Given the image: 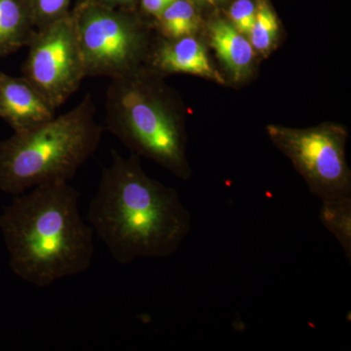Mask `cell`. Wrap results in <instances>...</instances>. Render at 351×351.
I'll return each instance as SVG.
<instances>
[{"label":"cell","mask_w":351,"mask_h":351,"mask_svg":"<svg viewBox=\"0 0 351 351\" xmlns=\"http://www.w3.org/2000/svg\"><path fill=\"white\" fill-rule=\"evenodd\" d=\"M87 219L117 263L168 258L191 230V216L177 191L152 179L140 156H120L104 168Z\"/></svg>","instance_id":"cell-1"},{"label":"cell","mask_w":351,"mask_h":351,"mask_svg":"<svg viewBox=\"0 0 351 351\" xmlns=\"http://www.w3.org/2000/svg\"><path fill=\"white\" fill-rule=\"evenodd\" d=\"M69 182L41 184L16 195L0 214L9 265L25 282L46 288L91 265L94 232Z\"/></svg>","instance_id":"cell-2"},{"label":"cell","mask_w":351,"mask_h":351,"mask_svg":"<svg viewBox=\"0 0 351 351\" xmlns=\"http://www.w3.org/2000/svg\"><path fill=\"white\" fill-rule=\"evenodd\" d=\"M104 128L91 95L69 112L0 142V189L19 195L29 189L69 182L98 149Z\"/></svg>","instance_id":"cell-3"},{"label":"cell","mask_w":351,"mask_h":351,"mask_svg":"<svg viewBox=\"0 0 351 351\" xmlns=\"http://www.w3.org/2000/svg\"><path fill=\"white\" fill-rule=\"evenodd\" d=\"M110 80L106 97L108 130L134 154L188 179L184 126L158 78L142 69Z\"/></svg>","instance_id":"cell-4"},{"label":"cell","mask_w":351,"mask_h":351,"mask_svg":"<svg viewBox=\"0 0 351 351\" xmlns=\"http://www.w3.org/2000/svg\"><path fill=\"white\" fill-rule=\"evenodd\" d=\"M71 14L87 76L112 80L144 69L149 32L137 15L92 0H80Z\"/></svg>","instance_id":"cell-5"},{"label":"cell","mask_w":351,"mask_h":351,"mask_svg":"<svg viewBox=\"0 0 351 351\" xmlns=\"http://www.w3.org/2000/svg\"><path fill=\"white\" fill-rule=\"evenodd\" d=\"M274 145L290 159L321 201L351 197V174L346 162L348 132L336 124L311 128L269 125Z\"/></svg>","instance_id":"cell-6"},{"label":"cell","mask_w":351,"mask_h":351,"mask_svg":"<svg viewBox=\"0 0 351 351\" xmlns=\"http://www.w3.org/2000/svg\"><path fill=\"white\" fill-rule=\"evenodd\" d=\"M27 47L23 76L57 110L87 77L71 14L38 29Z\"/></svg>","instance_id":"cell-7"},{"label":"cell","mask_w":351,"mask_h":351,"mask_svg":"<svg viewBox=\"0 0 351 351\" xmlns=\"http://www.w3.org/2000/svg\"><path fill=\"white\" fill-rule=\"evenodd\" d=\"M43 95L22 77H13L0 71V117L14 132L29 130L55 117Z\"/></svg>","instance_id":"cell-8"},{"label":"cell","mask_w":351,"mask_h":351,"mask_svg":"<svg viewBox=\"0 0 351 351\" xmlns=\"http://www.w3.org/2000/svg\"><path fill=\"white\" fill-rule=\"evenodd\" d=\"M152 66L159 73H189L223 82L212 66L202 44L193 36L176 39L164 38L149 53Z\"/></svg>","instance_id":"cell-9"},{"label":"cell","mask_w":351,"mask_h":351,"mask_svg":"<svg viewBox=\"0 0 351 351\" xmlns=\"http://www.w3.org/2000/svg\"><path fill=\"white\" fill-rule=\"evenodd\" d=\"M210 43L219 59L235 80H241L250 73L253 66L254 48L232 23L216 20L210 25Z\"/></svg>","instance_id":"cell-10"},{"label":"cell","mask_w":351,"mask_h":351,"mask_svg":"<svg viewBox=\"0 0 351 351\" xmlns=\"http://www.w3.org/2000/svg\"><path fill=\"white\" fill-rule=\"evenodd\" d=\"M36 32L29 0H0V58L27 47Z\"/></svg>","instance_id":"cell-11"},{"label":"cell","mask_w":351,"mask_h":351,"mask_svg":"<svg viewBox=\"0 0 351 351\" xmlns=\"http://www.w3.org/2000/svg\"><path fill=\"white\" fill-rule=\"evenodd\" d=\"M164 38L193 36L198 27V16L191 0H175L156 17Z\"/></svg>","instance_id":"cell-12"},{"label":"cell","mask_w":351,"mask_h":351,"mask_svg":"<svg viewBox=\"0 0 351 351\" xmlns=\"http://www.w3.org/2000/svg\"><path fill=\"white\" fill-rule=\"evenodd\" d=\"M321 223L338 240L351 260V197L322 201L320 208Z\"/></svg>","instance_id":"cell-13"},{"label":"cell","mask_w":351,"mask_h":351,"mask_svg":"<svg viewBox=\"0 0 351 351\" xmlns=\"http://www.w3.org/2000/svg\"><path fill=\"white\" fill-rule=\"evenodd\" d=\"M278 31V20L272 9L265 2L258 4L255 22L248 34L254 50L263 54L269 53L276 43Z\"/></svg>","instance_id":"cell-14"},{"label":"cell","mask_w":351,"mask_h":351,"mask_svg":"<svg viewBox=\"0 0 351 351\" xmlns=\"http://www.w3.org/2000/svg\"><path fill=\"white\" fill-rule=\"evenodd\" d=\"M71 0H29L38 29L68 16Z\"/></svg>","instance_id":"cell-15"},{"label":"cell","mask_w":351,"mask_h":351,"mask_svg":"<svg viewBox=\"0 0 351 351\" xmlns=\"http://www.w3.org/2000/svg\"><path fill=\"white\" fill-rule=\"evenodd\" d=\"M257 7L253 0H235L230 9L232 24L237 31L248 36L255 22Z\"/></svg>","instance_id":"cell-16"},{"label":"cell","mask_w":351,"mask_h":351,"mask_svg":"<svg viewBox=\"0 0 351 351\" xmlns=\"http://www.w3.org/2000/svg\"><path fill=\"white\" fill-rule=\"evenodd\" d=\"M174 1L175 0H140L143 11L147 15L154 16V18Z\"/></svg>","instance_id":"cell-17"},{"label":"cell","mask_w":351,"mask_h":351,"mask_svg":"<svg viewBox=\"0 0 351 351\" xmlns=\"http://www.w3.org/2000/svg\"><path fill=\"white\" fill-rule=\"evenodd\" d=\"M97 3L110 8L126 9L136 1V0H92ZM127 10V9H126Z\"/></svg>","instance_id":"cell-18"},{"label":"cell","mask_w":351,"mask_h":351,"mask_svg":"<svg viewBox=\"0 0 351 351\" xmlns=\"http://www.w3.org/2000/svg\"><path fill=\"white\" fill-rule=\"evenodd\" d=\"M204 1L211 2V3H214V2L219 1V0H204Z\"/></svg>","instance_id":"cell-19"}]
</instances>
